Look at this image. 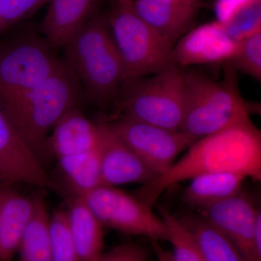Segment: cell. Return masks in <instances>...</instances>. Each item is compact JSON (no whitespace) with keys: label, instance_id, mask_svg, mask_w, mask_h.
Wrapping results in <instances>:
<instances>
[{"label":"cell","instance_id":"obj_22","mask_svg":"<svg viewBox=\"0 0 261 261\" xmlns=\"http://www.w3.org/2000/svg\"><path fill=\"white\" fill-rule=\"evenodd\" d=\"M57 161L73 195H83L101 186L98 147L92 152Z\"/></svg>","mask_w":261,"mask_h":261},{"label":"cell","instance_id":"obj_6","mask_svg":"<svg viewBox=\"0 0 261 261\" xmlns=\"http://www.w3.org/2000/svg\"><path fill=\"white\" fill-rule=\"evenodd\" d=\"M106 15L126 80L156 74L173 64V46L136 12L132 0H112Z\"/></svg>","mask_w":261,"mask_h":261},{"label":"cell","instance_id":"obj_26","mask_svg":"<svg viewBox=\"0 0 261 261\" xmlns=\"http://www.w3.org/2000/svg\"><path fill=\"white\" fill-rule=\"evenodd\" d=\"M221 25L228 37L238 42L260 32L261 0H252Z\"/></svg>","mask_w":261,"mask_h":261},{"label":"cell","instance_id":"obj_4","mask_svg":"<svg viewBox=\"0 0 261 261\" xmlns=\"http://www.w3.org/2000/svg\"><path fill=\"white\" fill-rule=\"evenodd\" d=\"M224 78L212 80L199 70H185V113L180 132L193 141L249 116L238 73L224 64Z\"/></svg>","mask_w":261,"mask_h":261},{"label":"cell","instance_id":"obj_11","mask_svg":"<svg viewBox=\"0 0 261 261\" xmlns=\"http://www.w3.org/2000/svg\"><path fill=\"white\" fill-rule=\"evenodd\" d=\"M17 183L61 190L0 110V185Z\"/></svg>","mask_w":261,"mask_h":261},{"label":"cell","instance_id":"obj_29","mask_svg":"<svg viewBox=\"0 0 261 261\" xmlns=\"http://www.w3.org/2000/svg\"><path fill=\"white\" fill-rule=\"evenodd\" d=\"M252 0H215L214 10L216 21L223 24L244 5Z\"/></svg>","mask_w":261,"mask_h":261},{"label":"cell","instance_id":"obj_20","mask_svg":"<svg viewBox=\"0 0 261 261\" xmlns=\"http://www.w3.org/2000/svg\"><path fill=\"white\" fill-rule=\"evenodd\" d=\"M177 217L193 233L205 261H244L233 243L203 215L187 212Z\"/></svg>","mask_w":261,"mask_h":261},{"label":"cell","instance_id":"obj_9","mask_svg":"<svg viewBox=\"0 0 261 261\" xmlns=\"http://www.w3.org/2000/svg\"><path fill=\"white\" fill-rule=\"evenodd\" d=\"M106 121L113 132L159 176L172 166L182 151L195 142L181 132L166 129L123 115Z\"/></svg>","mask_w":261,"mask_h":261},{"label":"cell","instance_id":"obj_5","mask_svg":"<svg viewBox=\"0 0 261 261\" xmlns=\"http://www.w3.org/2000/svg\"><path fill=\"white\" fill-rule=\"evenodd\" d=\"M116 97L120 115L180 132L185 113V70L172 64L149 78L127 79Z\"/></svg>","mask_w":261,"mask_h":261},{"label":"cell","instance_id":"obj_18","mask_svg":"<svg viewBox=\"0 0 261 261\" xmlns=\"http://www.w3.org/2000/svg\"><path fill=\"white\" fill-rule=\"evenodd\" d=\"M68 203L70 232L81 261H97L103 253L104 226L81 196L73 194Z\"/></svg>","mask_w":261,"mask_h":261},{"label":"cell","instance_id":"obj_14","mask_svg":"<svg viewBox=\"0 0 261 261\" xmlns=\"http://www.w3.org/2000/svg\"><path fill=\"white\" fill-rule=\"evenodd\" d=\"M134 8L171 45L194 28L203 0H132Z\"/></svg>","mask_w":261,"mask_h":261},{"label":"cell","instance_id":"obj_25","mask_svg":"<svg viewBox=\"0 0 261 261\" xmlns=\"http://www.w3.org/2000/svg\"><path fill=\"white\" fill-rule=\"evenodd\" d=\"M225 64L231 66L237 73L261 81V31L242 39L231 59Z\"/></svg>","mask_w":261,"mask_h":261},{"label":"cell","instance_id":"obj_24","mask_svg":"<svg viewBox=\"0 0 261 261\" xmlns=\"http://www.w3.org/2000/svg\"><path fill=\"white\" fill-rule=\"evenodd\" d=\"M50 239L51 261H81L66 210L56 211L50 216Z\"/></svg>","mask_w":261,"mask_h":261},{"label":"cell","instance_id":"obj_30","mask_svg":"<svg viewBox=\"0 0 261 261\" xmlns=\"http://www.w3.org/2000/svg\"><path fill=\"white\" fill-rule=\"evenodd\" d=\"M151 243H152V246L157 255V261H173L171 252L165 250L159 245V241H151Z\"/></svg>","mask_w":261,"mask_h":261},{"label":"cell","instance_id":"obj_7","mask_svg":"<svg viewBox=\"0 0 261 261\" xmlns=\"http://www.w3.org/2000/svg\"><path fill=\"white\" fill-rule=\"evenodd\" d=\"M44 36L27 32L0 44V106L50 76L63 60Z\"/></svg>","mask_w":261,"mask_h":261},{"label":"cell","instance_id":"obj_17","mask_svg":"<svg viewBox=\"0 0 261 261\" xmlns=\"http://www.w3.org/2000/svg\"><path fill=\"white\" fill-rule=\"evenodd\" d=\"M99 0H50L41 32L51 46L63 47L96 15Z\"/></svg>","mask_w":261,"mask_h":261},{"label":"cell","instance_id":"obj_31","mask_svg":"<svg viewBox=\"0 0 261 261\" xmlns=\"http://www.w3.org/2000/svg\"><path fill=\"white\" fill-rule=\"evenodd\" d=\"M3 0H0V23H1L2 17H3Z\"/></svg>","mask_w":261,"mask_h":261},{"label":"cell","instance_id":"obj_21","mask_svg":"<svg viewBox=\"0 0 261 261\" xmlns=\"http://www.w3.org/2000/svg\"><path fill=\"white\" fill-rule=\"evenodd\" d=\"M18 261H51L50 215L42 196L34 197L32 218L19 244Z\"/></svg>","mask_w":261,"mask_h":261},{"label":"cell","instance_id":"obj_28","mask_svg":"<svg viewBox=\"0 0 261 261\" xmlns=\"http://www.w3.org/2000/svg\"><path fill=\"white\" fill-rule=\"evenodd\" d=\"M148 257L146 247L139 244L125 243L103 252L97 261H147Z\"/></svg>","mask_w":261,"mask_h":261},{"label":"cell","instance_id":"obj_1","mask_svg":"<svg viewBox=\"0 0 261 261\" xmlns=\"http://www.w3.org/2000/svg\"><path fill=\"white\" fill-rule=\"evenodd\" d=\"M218 172L240 173L260 181L261 133L250 117L195 141L181 159L133 195L152 207L170 187L199 175Z\"/></svg>","mask_w":261,"mask_h":261},{"label":"cell","instance_id":"obj_27","mask_svg":"<svg viewBox=\"0 0 261 261\" xmlns=\"http://www.w3.org/2000/svg\"><path fill=\"white\" fill-rule=\"evenodd\" d=\"M50 0H3L0 35L15 24L35 13Z\"/></svg>","mask_w":261,"mask_h":261},{"label":"cell","instance_id":"obj_12","mask_svg":"<svg viewBox=\"0 0 261 261\" xmlns=\"http://www.w3.org/2000/svg\"><path fill=\"white\" fill-rule=\"evenodd\" d=\"M96 123L101 185H145L159 176L113 132L106 119Z\"/></svg>","mask_w":261,"mask_h":261},{"label":"cell","instance_id":"obj_13","mask_svg":"<svg viewBox=\"0 0 261 261\" xmlns=\"http://www.w3.org/2000/svg\"><path fill=\"white\" fill-rule=\"evenodd\" d=\"M238 42L225 32L217 21L194 27L173 46L171 59L173 64L190 65L225 64L231 59Z\"/></svg>","mask_w":261,"mask_h":261},{"label":"cell","instance_id":"obj_8","mask_svg":"<svg viewBox=\"0 0 261 261\" xmlns=\"http://www.w3.org/2000/svg\"><path fill=\"white\" fill-rule=\"evenodd\" d=\"M80 196L103 226L151 241H167V228L162 219L135 195L116 187L101 185Z\"/></svg>","mask_w":261,"mask_h":261},{"label":"cell","instance_id":"obj_3","mask_svg":"<svg viewBox=\"0 0 261 261\" xmlns=\"http://www.w3.org/2000/svg\"><path fill=\"white\" fill-rule=\"evenodd\" d=\"M63 48V62L91 101L104 107L116 97L126 75L106 13L94 15Z\"/></svg>","mask_w":261,"mask_h":261},{"label":"cell","instance_id":"obj_10","mask_svg":"<svg viewBox=\"0 0 261 261\" xmlns=\"http://www.w3.org/2000/svg\"><path fill=\"white\" fill-rule=\"evenodd\" d=\"M236 247L244 261H261V210L243 190L202 211Z\"/></svg>","mask_w":261,"mask_h":261},{"label":"cell","instance_id":"obj_2","mask_svg":"<svg viewBox=\"0 0 261 261\" xmlns=\"http://www.w3.org/2000/svg\"><path fill=\"white\" fill-rule=\"evenodd\" d=\"M82 95L80 82L63 61L50 76L0 110L44 166L51 157L47 145L51 130L65 113L78 107Z\"/></svg>","mask_w":261,"mask_h":261},{"label":"cell","instance_id":"obj_19","mask_svg":"<svg viewBox=\"0 0 261 261\" xmlns=\"http://www.w3.org/2000/svg\"><path fill=\"white\" fill-rule=\"evenodd\" d=\"M245 178L243 175L231 172L199 175L190 179L184 190L181 202L192 210L205 211L241 192Z\"/></svg>","mask_w":261,"mask_h":261},{"label":"cell","instance_id":"obj_15","mask_svg":"<svg viewBox=\"0 0 261 261\" xmlns=\"http://www.w3.org/2000/svg\"><path fill=\"white\" fill-rule=\"evenodd\" d=\"M49 154L57 160L87 153L98 147L96 122L89 121L79 107L65 113L48 137Z\"/></svg>","mask_w":261,"mask_h":261},{"label":"cell","instance_id":"obj_23","mask_svg":"<svg viewBox=\"0 0 261 261\" xmlns=\"http://www.w3.org/2000/svg\"><path fill=\"white\" fill-rule=\"evenodd\" d=\"M158 211L167 228L173 261H205L193 233L177 216L162 206L158 207Z\"/></svg>","mask_w":261,"mask_h":261},{"label":"cell","instance_id":"obj_16","mask_svg":"<svg viewBox=\"0 0 261 261\" xmlns=\"http://www.w3.org/2000/svg\"><path fill=\"white\" fill-rule=\"evenodd\" d=\"M34 208V197L0 185V261H13Z\"/></svg>","mask_w":261,"mask_h":261}]
</instances>
